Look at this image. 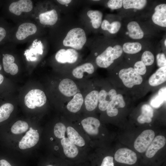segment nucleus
<instances>
[{
	"label": "nucleus",
	"instance_id": "a878e982",
	"mask_svg": "<svg viewBox=\"0 0 166 166\" xmlns=\"http://www.w3.org/2000/svg\"><path fill=\"white\" fill-rule=\"evenodd\" d=\"M166 88H161L157 94L150 101V105L152 107L158 108L160 107L166 101Z\"/></svg>",
	"mask_w": 166,
	"mask_h": 166
},
{
	"label": "nucleus",
	"instance_id": "423d86ee",
	"mask_svg": "<svg viewBox=\"0 0 166 166\" xmlns=\"http://www.w3.org/2000/svg\"><path fill=\"white\" fill-rule=\"evenodd\" d=\"M114 159L118 163L132 165L136 163L137 157L136 153L131 150L127 148H122L116 152Z\"/></svg>",
	"mask_w": 166,
	"mask_h": 166
},
{
	"label": "nucleus",
	"instance_id": "49530a36",
	"mask_svg": "<svg viewBox=\"0 0 166 166\" xmlns=\"http://www.w3.org/2000/svg\"><path fill=\"white\" fill-rule=\"evenodd\" d=\"M1 69H2V66L0 64V71L1 70Z\"/></svg>",
	"mask_w": 166,
	"mask_h": 166
},
{
	"label": "nucleus",
	"instance_id": "b1692460",
	"mask_svg": "<svg viewBox=\"0 0 166 166\" xmlns=\"http://www.w3.org/2000/svg\"><path fill=\"white\" fill-rule=\"evenodd\" d=\"M94 71L93 65L90 63H86L75 68L73 70L72 73L75 78L81 79L83 76L84 72L91 74L93 73Z\"/></svg>",
	"mask_w": 166,
	"mask_h": 166
},
{
	"label": "nucleus",
	"instance_id": "09e8293b",
	"mask_svg": "<svg viewBox=\"0 0 166 166\" xmlns=\"http://www.w3.org/2000/svg\"><path fill=\"white\" fill-rule=\"evenodd\" d=\"M51 140H52V139H53V138H51Z\"/></svg>",
	"mask_w": 166,
	"mask_h": 166
},
{
	"label": "nucleus",
	"instance_id": "473e14b6",
	"mask_svg": "<svg viewBox=\"0 0 166 166\" xmlns=\"http://www.w3.org/2000/svg\"><path fill=\"white\" fill-rule=\"evenodd\" d=\"M28 127V124L26 122L19 120L14 124L11 128V130L14 134H19L26 132Z\"/></svg>",
	"mask_w": 166,
	"mask_h": 166
},
{
	"label": "nucleus",
	"instance_id": "2f4dec72",
	"mask_svg": "<svg viewBox=\"0 0 166 166\" xmlns=\"http://www.w3.org/2000/svg\"><path fill=\"white\" fill-rule=\"evenodd\" d=\"M14 109L13 105L6 103L0 107V123L8 119Z\"/></svg>",
	"mask_w": 166,
	"mask_h": 166
},
{
	"label": "nucleus",
	"instance_id": "20e7f679",
	"mask_svg": "<svg viewBox=\"0 0 166 166\" xmlns=\"http://www.w3.org/2000/svg\"><path fill=\"white\" fill-rule=\"evenodd\" d=\"M155 133L151 129L144 131L135 140L134 148L138 152L143 153L146 151L154 138Z\"/></svg>",
	"mask_w": 166,
	"mask_h": 166
},
{
	"label": "nucleus",
	"instance_id": "bb28decb",
	"mask_svg": "<svg viewBox=\"0 0 166 166\" xmlns=\"http://www.w3.org/2000/svg\"><path fill=\"white\" fill-rule=\"evenodd\" d=\"M87 15L91 20L93 27L95 29L99 28L102 22V12L97 10H90L88 11Z\"/></svg>",
	"mask_w": 166,
	"mask_h": 166
},
{
	"label": "nucleus",
	"instance_id": "e433bc0d",
	"mask_svg": "<svg viewBox=\"0 0 166 166\" xmlns=\"http://www.w3.org/2000/svg\"><path fill=\"white\" fill-rule=\"evenodd\" d=\"M109 8L112 10L117 9L120 8L123 6V0H110L107 3Z\"/></svg>",
	"mask_w": 166,
	"mask_h": 166
},
{
	"label": "nucleus",
	"instance_id": "39448f33",
	"mask_svg": "<svg viewBox=\"0 0 166 166\" xmlns=\"http://www.w3.org/2000/svg\"><path fill=\"white\" fill-rule=\"evenodd\" d=\"M120 57L116 53L113 47L109 46L97 57L96 62L99 67L106 68L109 67L115 60Z\"/></svg>",
	"mask_w": 166,
	"mask_h": 166
},
{
	"label": "nucleus",
	"instance_id": "4468645a",
	"mask_svg": "<svg viewBox=\"0 0 166 166\" xmlns=\"http://www.w3.org/2000/svg\"><path fill=\"white\" fill-rule=\"evenodd\" d=\"M153 22L163 27H166V4H161L155 8V12L152 16Z\"/></svg>",
	"mask_w": 166,
	"mask_h": 166
},
{
	"label": "nucleus",
	"instance_id": "0eeeda50",
	"mask_svg": "<svg viewBox=\"0 0 166 166\" xmlns=\"http://www.w3.org/2000/svg\"><path fill=\"white\" fill-rule=\"evenodd\" d=\"M78 53L73 49H69L66 50L61 49L56 53L55 58L56 61L61 63H73L77 60Z\"/></svg>",
	"mask_w": 166,
	"mask_h": 166
},
{
	"label": "nucleus",
	"instance_id": "a19ab883",
	"mask_svg": "<svg viewBox=\"0 0 166 166\" xmlns=\"http://www.w3.org/2000/svg\"><path fill=\"white\" fill-rule=\"evenodd\" d=\"M6 35V32L5 29L0 27V42L5 37Z\"/></svg>",
	"mask_w": 166,
	"mask_h": 166
},
{
	"label": "nucleus",
	"instance_id": "72a5a7b5",
	"mask_svg": "<svg viewBox=\"0 0 166 166\" xmlns=\"http://www.w3.org/2000/svg\"><path fill=\"white\" fill-rule=\"evenodd\" d=\"M66 131L65 125L61 123L56 124L54 128V133L55 136L59 139L65 137V134Z\"/></svg>",
	"mask_w": 166,
	"mask_h": 166
},
{
	"label": "nucleus",
	"instance_id": "412c9836",
	"mask_svg": "<svg viewBox=\"0 0 166 166\" xmlns=\"http://www.w3.org/2000/svg\"><path fill=\"white\" fill-rule=\"evenodd\" d=\"M99 92L93 90L89 93L85 97L84 102L86 110L91 111L95 109L98 103Z\"/></svg>",
	"mask_w": 166,
	"mask_h": 166
},
{
	"label": "nucleus",
	"instance_id": "de8ad7c7",
	"mask_svg": "<svg viewBox=\"0 0 166 166\" xmlns=\"http://www.w3.org/2000/svg\"><path fill=\"white\" fill-rule=\"evenodd\" d=\"M47 166H52L51 165H47Z\"/></svg>",
	"mask_w": 166,
	"mask_h": 166
},
{
	"label": "nucleus",
	"instance_id": "c03bdc74",
	"mask_svg": "<svg viewBox=\"0 0 166 166\" xmlns=\"http://www.w3.org/2000/svg\"><path fill=\"white\" fill-rule=\"evenodd\" d=\"M4 79L3 76L0 74V85Z\"/></svg>",
	"mask_w": 166,
	"mask_h": 166
},
{
	"label": "nucleus",
	"instance_id": "2eb2a0df",
	"mask_svg": "<svg viewBox=\"0 0 166 166\" xmlns=\"http://www.w3.org/2000/svg\"><path fill=\"white\" fill-rule=\"evenodd\" d=\"M81 123L84 129L88 134L94 135L98 134L100 122L98 119L89 117L83 119Z\"/></svg>",
	"mask_w": 166,
	"mask_h": 166
},
{
	"label": "nucleus",
	"instance_id": "9b49d317",
	"mask_svg": "<svg viewBox=\"0 0 166 166\" xmlns=\"http://www.w3.org/2000/svg\"><path fill=\"white\" fill-rule=\"evenodd\" d=\"M37 30L36 25L33 23H23L18 27L16 32V37L18 40H24L29 36L35 34Z\"/></svg>",
	"mask_w": 166,
	"mask_h": 166
},
{
	"label": "nucleus",
	"instance_id": "c9c22d12",
	"mask_svg": "<svg viewBox=\"0 0 166 166\" xmlns=\"http://www.w3.org/2000/svg\"><path fill=\"white\" fill-rule=\"evenodd\" d=\"M133 68L136 72L141 76L144 75L147 71L146 66L141 61L135 63Z\"/></svg>",
	"mask_w": 166,
	"mask_h": 166
},
{
	"label": "nucleus",
	"instance_id": "a211bd4d",
	"mask_svg": "<svg viewBox=\"0 0 166 166\" xmlns=\"http://www.w3.org/2000/svg\"><path fill=\"white\" fill-rule=\"evenodd\" d=\"M58 18L57 13L54 9L41 13L39 15V22L43 25H53L57 22Z\"/></svg>",
	"mask_w": 166,
	"mask_h": 166
},
{
	"label": "nucleus",
	"instance_id": "f257e3e1",
	"mask_svg": "<svg viewBox=\"0 0 166 166\" xmlns=\"http://www.w3.org/2000/svg\"><path fill=\"white\" fill-rule=\"evenodd\" d=\"M86 37L84 30L80 28L70 30L63 41V45L77 50L82 49L86 42Z\"/></svg>",
	"mask_w": 166,
	"mask_h": 166
},
{
	"label": "nucleus",
	"instance_id": "f704fd0d",
	"mask_svg": "<svg viewBox=\"0 0 166 166\" xmlns=\"http://www.w3.org/2000/svg\"><path fill=\"white\" fill-rule=\"evenodd\" d=\"M154 60V55L149 51H145L143 53L141 59V61L146 66L152 65L153 63Z\"/></svg>",
	"mask_w": 166,
	"mask_h": 166
},
{
	"label": "nucleus",
	"instance_id": "f03ea898",
	"mask_svg": "<svg viewBox=\"0 0 166 166\" xmlns=\"http://www.w3.org/2000/svg\"><path fill=\"white\" fill-rule=\"evenodd\" d=\"M118 76L124 85L129 89L141 85L143 81L142 77L132 67L121 69L119 72Z\"/></svg>",
	"mask_w": 166,
	"mask_h": 166
},
{
	"label": "nucleus",
	"instance_id": "a18cd8bd",
	"mask_svg": "<svg viewBox=\"0 0 166 166\" xmlns=\"http://www.w3.org/2000/svg\"><path fill=\"white\" fill-rule=\"evenodd\" d=\"M166 39L165 40H164V45H165V46H166Z\"/></svg>",
	"mask_w": 166,
	"mask_h": 166
},
{
	"label": "nucleus",
	"instance_id": "aec40b11",
	"mask_svg": "<svg viewBox=\"0 0 166 166\" xmlns=\"http://www.w3.org/2000/svg\"><path fill=\"white\" fill-rule=\"evenodd\" d=\"M65 154L67 157L73 158L78 154V150L75 144H74L68 138L65 137L61 140Z\"/></svg>",
	"mask_w": 166,
	"mask_h": 166
},
{
	"label": "nucleus",
	"instance_id": "c756f323",
	"mask_svg": "<svg viewBox=\"0 0 166 166\" xmlns=\"http://www.w3.org/2000/svg\"><path fill=\"white\" fill-rule=\"evenodd\" d=\"M122 48L125 53L133 54L138 53L141 50L142 45L138 42H128L124 43Z\"/></svg>",
	"mask_w": 166,
	"mask_h": 166
},
{
	"label": "nucleus",
	"instance_id": "ea45409f",
	"mask_svg": "<svg viewBox=\"0 0 166 166\" xmlns=\"http://www.w3.org/2000/svg\"><path fill=\"white\" fill-rule=\"evenodd\" d=\"M110 102L107 101H104L99 103L98 107L100 110L102 111L106 110Z\"/></svg>",
	"mask_w": 166,
	"mask_h": 166
},
{
	"label": "nucleus",
	"instance_id": "dca6fc26",
	"mask_svg": "<svg viewBox=\"0 0 166 166\" xmlns=\"http://www.w3.org/2000/svg\"><path fill=\"white\" fill-rule=\"evenodd\" d=\"M166 80V66L159 68L148 79V83L152 86L160 85Z\"/></svg>",
	"mask_w": 166,
	"mask_h": 166
},
{
	"label": "nucleus",
	"instance_id": "6ab92c4d",
	"mask_svg": "<svg viewBox=\"0 0 166 166\" xmlns=\"http://www.w3.org/2000/svg\"><path fill=\"white\" fill-rule=\"evenodd\" d=\"M141 114L137 118L138 122L141 124L149 123L152 121L154 111L152 108L148 104H144L141 108Z\"/></svg>",
	"mask_w": 166,
	"mask_h": 166
},
{
	"label": "nucleus",
	"instance_id": "4be33fe9",
	"mask_svg": "<svg viewBox=\"0 0 166 166\" xmlns=\"http://www.w3.org/2000/svg\"><path fill=\"white\" fill-rule=\"evenodd\" d=\"M127 29L129 36L132 39H139L144 37L143 31L139 24L136 21L129 22L127 25Z\"/></svg>",
	"mask_w": 166,
	"mask_h": 166
},
{
	"label": "nucleus",
	"instance_id": "37998d69",
	"mask_svg": "<svg viewBox=\"0 0 166 166\" xmlns=\"http://www.w3.org/2000/svg\"><path fill=\"white\" fill-rule=\"evenodd\" d=\"M57 1L62 5H67L71 2V0H57Z\"/></svg>",
	"mask_w": 166,
	"mask_h": 166
},
{
	"label": "nucleus",
	"instance_id": "cd10ccee",
	"mask_svg": "<svg viewBox=\"0 0 166 166\" xmlns=\"http://www.w3.org/2000/svg\"><path fill=\"white\" fill-rule=\"evenodd\" d=\"M147 1L145 0H124L123 5L125 9L134 8L140 10L146 6Z\"/></svg>",
	"mask_w": 166,
	"mask_h": 166
},
{
	"label": "nucleus",
	"instance_id": "79ce46f5",
	"mask_svg": "<svg viewBox=\"0 0 166 166\" xmlns=\"http://www.w3.org/2000/svg\"><path fill=\"white\" fill-rule=\"evenodd\" d=\"M0 166H11L7 161L4 159H2L0 160Z\"/></svg>",
	"mask_w": 166,
	"mask_h": 166
},
{
	"label": "nucleus",
	"instance_id": "393cba45",
	"mask_svg": "<svg viewBox=\"0 0 166 166\" xmlns=\"http://www.w3.org/2000/svg\"><path fill=\"white\" fill-rule=\"evenodd\" d=\"M66 131L68 138L73 143L80 147L85 145L84 139L73 128L68 127Z\"/></svg>",
	"mask_w": 166,
	"mask_h": 166
},
{
	"label": "nucleus",
	"instance_id": "ddd939ff",
	"mask_svg": "<svg viewBox=\"0 0 166 166\" xmlns=\"http://www.w3.org/2000/svg\"><path fill=\"white\" fill-rule=\"evenodd\" d=\"M58 89L61 93L68 97L74 96L77 91V87L75 83L69 78L62 80L59 84Z\"/></svg>",
	"mask_w": 166,
	"mask_h": 166
},
{
	"label": "nucleus",
	"instance_id": "5701e85b",
	"mask_svg": "<svg viewBox=\"0 0 166 166\" xmlns=\"http://www.w3.org/2000/svg\"><path fill=\"white\" fill-rule=\"evenodd\" d=\"M83 102L82 95L79 93H77L67 104V108L70 112L76 113L80 110Z\"/></svg>",
	"mask_w": 166,
	"mask_h": 166
},
{
	"label": "nucleus",
	"instance_id": "7c9ffc66",
	"mask_svg": "<svg viewBox=\"0 0 166 166\" xmlns=\"http://www.w3.org/2000/svg\"><path fill=\"white\" fill-rule=\"evenodd\" d=\"M117 94L116 90L113 89H111L108 92L102 89L98 93V102L99 103L104 101L110 102Z\"/></svg>",
	"mask_w": 166,
	"mask_h": 166
},
{
	"label": "nucleus",
	"instance_id": "f8f14e48",
	"mask_svg": "<svg viewBox=\"0 0 166 166\" xmlns=\"http://www.w3.org/2000/svg\"><path fill=\"white\" fill-rule=\"evenodd\" d=\"M166 142V138L163 136L158 135L154 137L146 150V157L148 158L153 157L165 145Z\"/></svg>",
	"mask_w": 166,
	"mask_h": 166
},
{
	"label": "nucleus",
	"instance_id": "f3484780",
	"mask_svg": "<svg viewBox=\"0 0 166 166\" xmlns=\"http://www.w3.org/2000/svg\"><path fill=\"white\" fill-rule=\"evenodd\" d=\"M15 58L12 55L6 54L2 59L3 65L5 71L7 73L14 75L18 73V67L14 61Z\"/></svg>",
	"mask_w": 166,
	"mask_h": 166
},
{
	"label": "nucleus",
	"instance_id": "7ed1b4c3",
	"mask_svg": "<svg viewBox=\"0 0 166 166\" xmlns=\"http://www.w3.org/2000/svg\"><path fill=\"white\" fill-rule=\"evenodd\" d=\"M46 101V97L44 93L37 89L30 91L26 95L24 99L26 105L31 109H34L36 107H41Z\"/></svg>",
	"mask_w": 166,
	"mask_h": 166
},
{
	"label": "nucleus",
	"instance_id": "4c0bfd02",
	"mask_svg": "<svg viewBox=\"0 0 166 166\" xmlns=\"http://www.w3.org/2000/svg\"><path fill=\"white\" fill-rule=\"evenodd\" d=\"M157 65L159 68L166 66V58L163 53H158L156 56Z\"/></svg>",
	"mask_w": 166,
	"mask_h": 166
},
{
	"label": "nucleus",
	"instance_id": "c85d7f7f",
	"mask_svg": "<svg viewBox=\"0 0 166 166\" xmlns=\"http://www.w3.org/2000/svg\"><path fill=\"white\" fill-rule=\"evenodd\" d=\"M121 26V23L115 21L110 23L106 20H104L102 22L101 27L104 30H107L110 33L114 34L118 31Z\"/></svg>",
	"mask_w": 166,
	"mask_h": 166
},
{
	"label": "nucleus",
	"instance_id": "6e6552de",
	"mask_svg": "<svg viewBox=\"0 0 166 166\" xmlns=\"http://www.w3.org/2000/svg\"><path fill=\"white\" fill-rule=\"evenodd\" d=\"M39 139V134L37 130L30 127L19 142V147L22 149L31 148L38 143Z\"/></svg>",
	"mask_w": 166,
	"mask_h": 166
},
{
	"label": "nucleus",
	"instance_id": "1a4fd4ad",
	"mask_svg": "<svg viewBox=\"0 0 166 166\" xmlns=\"http://www.w3.org/2000/svg\"><path fill=\"white\" fill-rule=\"evenodd\" d=\"M33 8V3L30 0H20L10 4L9 10L11 13L20 15L22 12H29Z\"/></svg>",
	"mask_w": 166,
	"mask_h": 166
},
{
	"label": "nucleus",
	"instance_id": "9d476101",
	"mask_svg": "<svg viewBox=\"0 0 166 166\" xmlns=\"http://www.w3.org/2000/svg\"><path fill=\"white\" fill-rule=\"evenodd\" d=\"M125 105L123 96L121 94H117L110 102L106 109L107 113L110 117L116 116L118 113V109L123 108Z\"/></svg>",
	"mask_w": 166,
	"mask_h": 166
},
{
	"label": "nucleus",
	"instance_id": "58836bf2",
	"mask_svg": "<svg viewBox=\"0 0 166 166\" xmlns=\"http://www.w3.org/2000/svg\"><path fill=\"white\" fill-rule=\"evenodd\" d=\"M113 160L112 156H106L103 159L100 166H114Z\"/></svg>",
	"mask_w": 166,
	"mask_h": 166
}]
</instances>
